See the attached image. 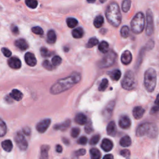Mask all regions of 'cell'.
Segmentation results:
<instances>
[{
	"instance_id": "83f0119b",
	"label": "cell",
	"mask_w": 159,
	"mask_h": 159,
	"mask_svg": "<svg viewBox=\"0 0 159 159\" xmlns=\"http://www.w3.org/2000/svg\"><path fill=\"white\" fill-rule=\"evenodd\" d=\"M92 159H100L101 157V154L100 151L96 148H92L89 150Z\"/></svg>"
},
{
	"instance_id": "f546056e",
	"label": "cell",
	"mask_w": 159,
	"mask_h": 159,
	"mask_svg": "<svg viewBox=\"0 0 159 159\" xmlns=\"http://www.w3.org/2000/svg\"><path fill=\"white\" fill-rule=\"evenodd\" d=\"M98 49L100 52L106 53L109 51V44L106 41H102L98 46Z\"/></svg>"
},
{
	"instance_id": "ac0fdd59",
	"label": "cell",
	"mask_w": 159,
	"mask_h": 159,
	"mask_svg": "<svg viewBox=\"0 0 159 159\" xmlns=\"http://www.w3.org/2000/svg\"><path fill=\"white\" fill-rule=\"evenodd\" d=\"M70 124H71V121L70 119H67L64 122L55 125L53 127V129L57 130H59L62 131H64V130H66L70 126Z\"/></svg>"
},
{
	"instance_id": "52a82bcc",
	"label": "cell",
	"mask_w": 159,
	"mask_h": 159,
	"mask_svg": "<svg viewBox=\"0 0 159 159\" xmlns=\"http://www.w3.org/2000/svg\"><path fill=\"white\" fill-rule=\"evenodd\" d=\"M117 58V54L113 51H109L98 63V66L101 68H108L113 65Z\"/></svg>"
},
{
	"instance_id": "bcb514c9",
	"label": "cell",
	"mask_w": 159,
	"mask_h": 159,
	"mask_svg": "<svg viewBox=\"0 0 159 159\" xmlns=\"http://www.w3.org/2000/svg\"><path fill=\"white\" fill-rule=\"evenodd\" d=\"M86 154V150L84 149H80L77 151H75L74 152V156L75 157H79V156H83L85 155Z\"/></svg>"
},
{
	"instance_id": "7bdbcfd3",
	"label": "cell",
	"mask_w": 159,
	"mask_h": 159,
	"mask_svg": "<svg viewBox=\"0 0 159 159\" xmlns=\"http://www.w3.org/2000/svg\"><path fill=\"white\" fill-rule=\"evenodd\" d=\"M40 53L44 57H49L51 55V52L46 47H42L40 49Z\"/></svg>"
},
{
	"instance_id": "c3c4849f",
	"label": "cell",
	"mask_w": 159,
	"mask_h": 159,
	"mask_svg": "<svg viewBox=\"0 0 159 159\" xmlns=\"http://www.w3.org/2000/svg\"><path fill=\"white\" fill-rule=\"evenodd\" d=\"M120 154L122 156H123L124 157L128 158H129V157L130 155V151L129 150L124 149V150H122L121 151Z\"/></svg>"
},
{
	"instance_id": "9a60e30c",
	"label": "cell",
	"mask_w": 159,
	"mask_h": 159,
	"mask_svg": "<svg viewBox=\"0 0 159 159\" xmlns=\"http://www.w3.org/2000/svg\"><path fill=\"white\" fill-rule=\"evenodd\" d=\"M15 45L18 49L21 51H26L29 48V44L24 39H19L15 42Z\"/></svg>"
},
{
	"instance_id": "9f6ffc18",
	"label": "cell",
	"mask_w": 159,
	"mask_h": 159,
	"mask_svg": "<svg viewBox=\"0 0 159 159\" xmlns=\"http://www.w3.org/2000/svg\"><path fill=\"white\" fill-rule=\"evenodd\" d=\"M62 140H63L64 143L65 144H66V145H68L69 144H70V141H69L68 139H66V138H63V139H62Z\"/></svg>"
},
{
	"instance_id": "30bf717a",
	"label": "cell",
	"mask_w": 159,
	"mask_h": 159,
	"mask_svg": "<svg viewBox=\"0 0 159 159\" xmlns=\"http://www.w3.org/2000/svg\"><path fill=\"white\" fill-rule=\"evenodd\" d=\"M51 123V120L50 119H43L37 124L36 129L39 133H44L50 126Z\"/></svg>"
},
{
	"instance_id": "8fae6325",
	"label": "cell",
	"mask_w": 159,
	"mask_h": 159,
	"mask_svg": "<svg viewBox=\"0 0 159 159\" xmlns=\"http://www.w3.org/2000/svg\"><path fill=\"white\" fill-rule=\"evenodd\" d=\"M24 59L27 65L30 67H34L37 64V60L35 55L31 52H27L25 54Z\"/></svg>"
},
{
	"instance_id": "8d00e7d4",
	"label": "cell",
	"mask_w": 159,
	"mask_h": 159,
	"mask_svg": "<svg viewBox=\"0 0 159 159\" xmlns=\"http://www.w3.org/2000/svg\"><path fill=\"white\" fill-rule=\"evenodd\" d=\"M25 3L26 5L31 9H35L38 6V1L36 0H26Z\"/></svg>"
},
{
	"instance_id": "d4e9b609",
	"label": "cell",
	"mask_w": 159,
	"mask_h": 159,
	"mask_svg": "<svg viewBox=\"0 0 159 159\" xmlns=\"http://www.w3.org/2000/svg\"><path fill=\"white\" fill-rule=\"evenodd\" d=\"M57 36L53 30H50L47 33V42L51 44H54L56 42Z\"/></svg>"
},
{
	"instance_id": "d6a6232c",
	"label": "cell",
	"mask_w": 159,
	"mask_h": 159,
	"mask_svg": "<svg viewBox=\"0 0 159 159\" xmlns=\"http://www.w3.org/2000/svg\"><path fill=\"white\" fill-rule=\"evenodd\" d=\"M78 22L75 18H68L67 19V24L68 27L70 28H73L75 26H77Z\"/></svg>"
},
{
	"instance_id": "60d3db41",
	"label": "cell",
	"mask_w": 159,
	"mask_h": 159,
	"mask_svg": "<svg viewBox=\"0 0 159 159\" xmlns=\"http://www.w3.org/2000/svg\"><path fill=\"white\" fill-rule=\"evenodd\" d=\"M100 139V136L99 134L95 135L91 138L90 141H89V144L92 145V146H95V145L98 143Z\"/></svg>"
},
{
	"instance_id": "277c9868",
	"label": "cell",
	"mask_w": 159,
	"mask_h": 159,
	"mask_svg": "<svg viewBox=\"0 0 159 159\" xmlns=\"http://www.w3.org/2000/svg\"><path fill=\"white\" fill-rule=\"evenodd\" d=\"M157 84V73L154 68H149L144 75V85L147 91L153 92Z\"/></svg>"
},
{
	"instance_id": "7402d4cb",
	"label": "cell",
	"mask_w": 159,
	"mask_h": 159,
	"mask_svg": "<svg viewBox=\"0 0 159 159\" xmlns=\"http://www.w3.org/2000/svg\"><path fill=\"white\" fill-rule=\"evenodd\" d=\"M107 133L110 136H114L116 134L117 130L116 124L114 121H111L108 124L106 127Z\"/></svg>"
},
{
	"instance_id": "836d02e7",
	"label": "cell",
	"mask_w": 159,
	"mask_h": 159,
	"mask_svg": "<svg viewBox=\"0 0 159 159\" xmlns=\"http://www.w3.org/2000/svg\"><path fill=\"white\" fill-rule=\"evenodd\" d=\"M130 30L129 27L127 26H124L121 29V35L123 38H127L129 36Z\"/></svg>"
},
{
	"instance_id": "816d5d0a",
	"label": "cell",
	"mask_w": 159,
	"mask_h": 159,
	"mask_svg": "<svg viewBox=\"0 0 159 159\" xmlns=\"http://www.w3.org/2000/svg\"><path fill=\"white\" fill-rule=\"evenodd\" d=\"M159 111V105H155L154 107L152 108L150 110L151 114H155Z\"/></svg>"
},
{
	"instance_id": "d6986e66",
	"label": "cell",
	"mask_w": 159,
	"mask_h": 159,
	"mask_svg": "<svg viewBox=\"0 0 159 159\" xmlns=\"http://www.w3.org/2000/svg\"><path fill=\"white\" fill-rule=\"evenodd\" d=\"M145 113V110L141 106H136L133 111V114L134 118L136 119H139L143 117Z\"/></svg>"
},
{
	"instance_id": "7dc6e473",
	"label": "cell",
	"mask_w": 159,
	"mask_h": 159,
	"mask_svg": "<svg viewBox=\"0 0 159 159\" xmlns=\"http://www.w3.org/2000/svg\"><path fill=\"white\" fill-rule=\"evenodd\" d=\"M1 51L6 57H10L11 56L12 52L10 51V50L8 49V48H6V47L2 48Z\"/></svg>"
},
{
	"instance_id": "74e56055",
	"label": "cell",
	"mask_w": 159,
	"mask_h": 159,
	"mask_svg": "<svg viewBox=\"0 0 159 159\" xmlns=\"http://www.w3.org/2000/svg\"><path fill=\"white\" fill-rule=\"evenodd\" d=\"M108 80L106 78H104L100 83V85L98 87V89L100 92L105 91L106 88L108 87Z\"/></svg>"
},
{
	"instance_id": "d590c367",
	"label": "cell",
	"mask_w": 159,
	"mask_h": 159,
	"mask_svg": "<svg viewBox=\"0 0 159 159\" xmlns=\"http://www.w3.org/2000/svg\"><path fill=\"white\" fill-rule=\"evenodd\" d=\"M98 44V39L96 37H92L89 39L88 43L86 44V47L92 48Z\"/></svg>"
},
{
	"instance_id": "8992f818",
	"label": "cell",
	"mask_w": 159,
	"mask_h": 159,
	"mask_svg": "<svg viewBox=\"0 0 159 159\" xmlns=\"http://www.w3.org/2000/svg\"><path fill=\"white\" fill-rule=\"evenodd\" d=\"M136 85V81L134 73L132 71H127L124 75L121 81V86L124 89L131 90Z\"/></svg>"
},
{
	"instance_id": "44dd1931",
	"label": "cell",
	"mask_w": 159,
	"mask_h": 159,
	"mask_svg": "<svg viewBox=\"0 0 159 159\" xmlns=\"http://www.w3.org/2000/svg\"><path fill=\"white\" fill-rule=\"evenodd\" d=\"M114 106H115V102L114 101H111L109 103H108V105L105 108L104 111H103V114H104V116L107 117H111L113 111L114 109Z\"/></svg>"
},
{
	"instance_id": "4fadbf2b",
	"label": "cell",
	"mask_w": 159,
	"mask_h": 159,
	"mask_svg": "<svg viewBox=\"0 0 159 159\" xmlns=\"http://www.w3.org/2000/svg\"><path fill=\"white\" fill-rule=\"evenodd\" d=\"M131 124V121L129 117L126 116V115H124L122 116L119 121V125L121 128L123 129H128Z\"/></svg>"
},
{
	"instance_id": "ab89813d",
	"label": "cell",
	"mask_w": 159,
	"mask_h": 159,
	"mask_svg": "<svg viewBox=\"0 0 159 159\" xmlns=\"http://www.w3.org/2000/svg\"><path fill=\"white\" fill-rule=\"evenodd\" d=\"M42 66L44 68L47 69V70H52L55 68V67L51 63L49 60H45L43 62Z\"/></svg>"
},
{
	"instance_id": "91938a15",
	"label": "cell",
	"mask_w": 159,
	"mask_h": 159,
	"mask_svg": "<svg viewBox=\"0 0 159 159\" xmlns=\"http://www.w3.org/2000/svg\"><path fill=\"white\" fill-rule=\"evenodd\" d=\"M63 159H67V158H63Z\"/></svg>"
},
{
	"instance_id": "e575fe53",
	"label": "cell",
	"mask_w": 159,
	"mask_h": 159,
	"mask_svg": "<svg viewBox=\"0 0 159 159\" xmlns=\"http://www.w3.org/2000/svg\"><path fill=\"white\" fill-rule=\"evenodd\" d=\"M130 6H131V1L130 0H125L122 3V10L124 12H127L129 11V10L130 8Z\"/></svg>"
},
{
	"instance_id": "3957f363",
	"label": "cell",
	"mask_w": 159,
	"mask_h": 159,
	"mask_svg": "<svg viewBox=\"0 0 159 159\" xmlns=\"http://www.w3.org/2000/svg\"><path fill=\"white\" fill-rule=\"evenodd\" d=\"M158 130L157 126L152 123H143L138 126L136 130L137 137L147 136L150 138H155L157 136Z\"/></svg>"
},
{
	"instance_id": "5bb4252c",
	"label": "cell",
	"mask_w": 159,
	"mask_h": 159,
	"mask_svg": "<svg viewBox=\"0 0 159 159\" xmlns=\"http://www.w3.org/2000/svg\"><path fill=\"white\" fill-rule=\"evenodd\" d=\"M132 59H133V55L130 51H125L122 53L121 55V60L123 64L124 65L129 64L131 61H132Z\"/></svg>"
},
{
	"instance_id": "484cf974",
	"label": "cell",
	"mask_w": 159,
	"mask_h": 159,
	"mask_svg": "<svg viewBox=\"0 0 159 159\" xmlns=\"http://www.w3.org/2000/svg\"><path fill=\"white\" fill-rule=\"evenodd\" d=\"M119 144L122 147H127L130 146L131 144H132V141H131V139L129 136H125L121 138L119 141Z\"/></svg>"
},
{
	"instance_id": "11a10c76",
	"label": "cell",
	"mask_w": 159,
	"mask_h": 159,
	"mask_svg": "<svg viewBox=\"0 0 159 159\" xmlns=\"http://www.w3.org/2000/svg\"><path fill=\"white\" fill-rule=\"evenodd\" d=\"M103 159H114V157L111 154H108L103 157Z\"/></svg>"
},
{
	"instance_id": "e0dca14e",
	"label": "cell",
	"mask_w": 159,
	"mask_h": 159,
	"mask_svg": "<svg viewBox=\"0 0 159 159\" xmlns=\"http://www.w3.org/2000/svg\"><path fill=\"white\" fill-rule=\"evenodd\" d=\"M101 146L102 149L104 151L109 152L113 148V143L111 141L108 139H104L102 141Z\"/></svg>"
},
{
	"instance_id": "db71d44e",
	"label": "cell",
	"mask_w": 159,
	"mask_h": 159,
	"mask_svg": "<svg viewBox=\"0 0 159 159\" xmlns=\"http://www.w3.org/2000/svg\"><path fill=\"white\" fill-rule=\"evenodd\" d=\"M55 150H56V152L58 153H62V150H63V148L60 146V145H57L56 147H55Z\"/></svg>"
},
{
	"instance_id": "5b68a950",
	"label": "cell",
	"mask_w": 159,
	"mask_h": 159,
	"mask_svg": "<svg viewBox=\"0 0 159 159\" xmlns=\"http://www.w3.org/2000/svg\"><path fill=\"white\" fill-rule=\"evenodd\" d=\"M145 23L146 18L144 14L141 12L137 13L130 23L132 31L136 34L141 33L144 31Z\"/></svg>"
},
{
	"instance_id": "6f0895ef",
	"label": "cell",
	"mask_w": 159,
	"mask_h": 159,
	"mask_svg": "<svg viewBox=\"0 0 159 159\" xmlns=\"http://www.w3.org/2000/svg\"><path fill=\"white\" fill-rule=\"evenodd\" d=\"M155 105H159V94L157 95L156 100L155 101Z\"/></svg>"
},
{
	"instance_id": "603a6c76",
	"label": "cell",
	"mask_w": 159,
	"mask_h": 159,
	"mask_svg": "<svg viewBox=\"0 0 159 159\" xmlns=\"http://www.w3.org/2000/svg\"><path fill=\"white\" fill-rule=\"evenodd\" d=\"M75 121L79 125H85L87 123V117L83 113H79L75 116Z\"/></svg>"
},
{
	"instance_id": "1f68e13d",
	"label": "cell",
	"mask_w": 159,
	"mask_h": 159,
	"mask_svg": "<svg viewBox=\"0 0 159 159\" xmlns=\"http://www.w3.org/2000/svg\"><path fill=\"white\" fill-rule=\"evenodd\" d=\"M110 77L113 80H119L121 77V72L119 70H114L110 73Z\"/></svg>"
},
{
	"instance_id": "7a4b0ae2",
	"label": "cell",
	"mask_w": 159,
	"mask_h": 159,
	"mask_svg": "<svg viewBox=\"0 0 159 159\" xmlns=\"http://www.w3.org/2000/svg\"><path fill=\"white\" fill-rule=\"evenodd\" d=\"M106 17L110 24L115 27H118L121 23V13L117 3H110L106 11Z\"/></svg>"
},
{
	"instance_id": "f35d334b",
	"label": "cell",
	"mask_w": 159,
	"mask_h": 159,
	"mask_svg": "<svg viewBox=\"0 0 159 159\" xmlns=\"http://www.w3.org/2000/svg\"><path fill=\"white\" fill-rule=\"evenodd\" d=\"M62 62V60L61 57L58 56V55H55V56H54L52 59V64L54 67L59 66L61 64Z\"/></svg>"
},
{
	"instance_id": "4316f807",
	"label": "cell",
	"mask_w": 159,
	"mask_h": 159,
	"mask_svg": "<svg viewBox=\"0 0 159 159\" xmlns=\"http://www.w3.org/2000/svg\"><path fill=\"white\" fill-rule=\"evenodd\" d=\"M72 36L75 39H80L83 36H84V32L82 28L81 27H78V28H76L72 31Z\"/></svg>"
},
{
	"instance_id": "680465c9",
	"label": "cell",
	"mask_w": 159,
	"mask_h": 159,
	"mask_svg": "<svg viewBox=\"0 0 159 159\" xmlns=\"http://www.w3.org/2000/svg\"><path fill=\"white\" fill-rule=\"evenodd\" d=\"M88 3H94L95 1H88Z\"/></svg>"
},
{
	"instance_id": "ee69618b",
	"label": "cell",
	"mask_w": 159,
	"mask_h": 159,
	"mask_svg": "<svg viewBox=\"0 0 159 159\" xmlns=\"http://www.w3.org/2000/svg\"><path fill=\"white\" fill-rule=\"evenodd\" d=\"M80 133V129L78 127H73L71 130V136L73 138L77 137Z\"/></svg>"
},
{
	"instance_id": "ba28073f",
	"label": "cell",
	"mask_w": 159,
	"mask_h": 159,
	"mask_svg": "<svg viewBox=\"0 0 159 159\" xmlns=\"http://www.w3.org/2000/svg\"><path fill=\"white\" fill-rule=\"evenodd\" d=\"M15 141L19 149L21 150H26L28 147V142L21 132H17L15 136Z\"/></svg>"
},
{
	"instance_id": "7c38bea8",
	"label": "cell",
	"mask_w": 159,
	"mask_h": 159,
	"mask_svg": "<svg viewBox=\"0 0 159 159\" xmlns=\"http://www.w3.org/2000/svg\"><path fill=\"white\" fill-rule=\"evenodd\" d=\"M8 64L10 67L15 70H18L21 67V61L17 57H12L8 60Z\"/></svg>"
},
{
	"instance_id": "ffe728a7",
	"label": "cell",
	"mask_w": 159,
	"mask_h": 159,
	"mask_svg": "<svg viewBox=\"0 0 159 159\" xmlns=\"http://www.w3.org/2000/svg\"><path fill=\"white\" fill-rule=\"evenodd\" d=\"M50 146L48 145H43L40 147V154L39 159H49V150Z\"/></svg>"
},
{
	"instance_id": "681fc988",
	"label": "cell",
	"mask_w": 159,
	"mask_h": 159,
	"mask_svg": "<svg viewBox=\"0 0 159 159\" xmlns=\"http://www.w3.org/2000/svg\"><path fill=\"white\" fill-rule=\"evenodd\" d=\"M88 142L87 137L85 136H82L78 140V144L80 145H85Z\"/></svg>"
},
{
	"instance_id": "f5cc1de1",
	"label": "cell",
	"mask_w": 159,
	"mask_h": 159,
	"mask_svg": "<svg viewBox=\"0 0 159 159\" xmlns=\"http://www.w3.org/2000/svg\"><path fill=\"white\" fill-rule=\"evenodd\" d=\"M11 30H12V33L14 34H15V35H17V34H19V29H18V27L16 26H12Z\"/></svg>"
},
{
	"instance_id": "f907efd6",
	"label": "cell",
	"mask_w": 159,
	"mask_h": 159,
	"mask_svg": "<svg viewBox=\"0 0 159 159\" xmlns=\"http://www.w3.org/2000/svg\"><path fill=\"white\" fill-rule=\"evenodd\" d=\"M23 133L25 134L27 136L31 135V129L29 127H24L23 129Z\"/></svg>"
},
{
	"instance_id": "9c48e42d",
	"label": "cell",
	"mask_w": 159,
	"mask_h": 159,
	"mask_svg": "<svg viewBox=\"0 0 159 159\" xmlns=\"http://www.w3.org/2000/svg\"><path fill=\"white\" fill-rule=\"evenodd\" d=\"M146 34L147 35L150 36L154 33V24L152 12L150 10H148L147 11L146 16Z\"/></svg>"
},
{
	"instance_id": "cb8c5ba5",
	"label": "cell",
	"mask_w": 159,
	"mask_h": 159,
	"mask_svg": "<svg viewBox=\"0 0 159 159\" xmlns=\"http://www.w3.org/2000/svg\"><path fill=\"white\" fill-rule=\"evenodd\" d=\"M1 147L4 150L7 152H10L13 148V144L11 140L7 139L1 142Z\"/></svg>"
},
{
	"instance_id": "b9f144b4",
	"label": "cell",
	"mask_w": 159,
	"mask_h": 159,
	"mask_svg": "<svg viewBox=\"0 0 159 159\" xmlns=\"http://www.w3.org/2000/svg\"><path fill=\"white\" fill-rule=\"evenodd\" d=\"M32 32L34 34H37V35H40L42 36L44 34V31L43 29L41 28L39 26H35L33 27L32 28Z\"/></svg>"
},
{
	"instance_id": "6da1fadb",
	"label": "cell",
	"mask_w": 159,
	"mask_h": 159,
	"mask_svg": "<svg viewBox=\"0 0 159 159\" xmlns=\"http://www.w3.org/2000/svg\"><path fill=\"white\" fill-rule=\"evenodd\" d=\"M81 78L79 73L74 72L70 76L58 80L51 86L50 92L52 95H58L72 88L80 81Z\"/></svg>"
},
{
	"instance_id": "2e32d148",
	"label": "cell",
	"mask_w": 159,
	"mask_h": 159,
	"mask_svg": "<svg viewBox=\"0 0 159 159\" xmlns=\"http://www.w3.org/2000/svg\"><path fill=\"white\" fill-rule=\"evenodd\" d=\"M9 96H10V98L12 100H15V101H19L21 100L23 98V93L18 90L17 89H14L11 91V92L10 93Z\"/></svg>"
},
{
	"instance_id": "4dcf8cb0",
	"label": "cell",
	"mask_w": 159,
	"mask_h": 159,
	"mask_svg": "<svg viewBox=\"0 0 159 159\" xmlns=\"http://www.w3.org/2000/svg\"><path fill=\"white\" fill-rule=\"evenodd\" d=\"M94 26L96 28H100L101 27L103 23H104V18L101 15L98 16L97 17H96V18L94 20Z\"/></svg>"
},
{
	"instance_id": "f6af8a7d",
	"label": "cell",
	"mask_w": 159,
	"mask_h": 159,
	"mask_svg": "<svg viewBox=\"0 0 159 159\" xmlns=\"http://www.w3.org/2000/svg\"><path fill=\"white\" fill-rule=\"evenodd\" d=\"M85 130L87 134H90L93 131L92 124L91 122H89L86 124V126L85 127Z\"/></svg>"
},
{
	"instance_id": "f1b7e54d",
	"label": "cell",
	"mask_w": 159,
	"mask_h": 159,
	"mask_svg": "<svg viewBox=\"0 0 159 159\" xmlns=\"http://www.w3.org/2000/svg\"><path fill=\"white\" fill-rule=\"evenodd\" d=\"M7 133V126L4 121L0 118V137H4Z\"/></svg>"
}]
</instances>
